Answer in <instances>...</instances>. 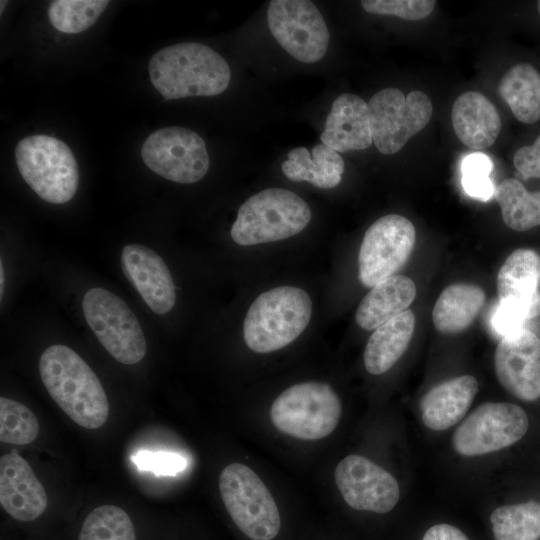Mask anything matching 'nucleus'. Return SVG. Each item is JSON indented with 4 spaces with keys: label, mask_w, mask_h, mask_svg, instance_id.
<instances>
[{
    "label": "nucleus",
    "mask_w": 540,
    "mask_h": 540,
    "mask_svg": "<svg viewBox=\"0 0 540 540\" xmlns=\"http://www.w3.org/2000/svg\"><path fill=\"white\" fill-rule=\"evenodd\" d=\"M41 380L53 401L86 429L102 427L109 415L105 390L90 366L71 348L52 345L39 360Z\"/></svg>",
    "instance_id": "f257e3e1"
},
{
    "label": "nucleus",
    "mask_w": 540,
    "mask_h": 540,
    "mask_svg": "<svg viewBox=\"0 0 540 540\" xmlns=\"http://www.w3.org/2000/svg\"><path fill=\"white\" fill-rule=\"evenodd\" d=\"M150 80L164 100L215 96L229 85L224 58L201 43H179L156 52L148 64Z\"/></svg>",
    "instance_id": "f03ea898"
},
{
    "label": "nucleus",
    "mask_w": 540,
    "mask_h": 540,
    "mask_svg": "<svg viewBox=\"0 0 540 540\" xmlns=\"http://www.w3.org/2000/svg\"><path fill=\"white\" fill-rule=\"evenodd\" d=\"M312 301L303 289L280 286L260 294L244 320L246 345L257 353H270L293 342L309 324Z\"/></svg>",
    "instance_id": "7ed1b4c3"
},
{
    "label": "nucleus",
    "mask_w": 540,
    "mask_h": 540,
    "mask_svg": "<svg viewBox=\"0 0 540 540\" xmlns=\"http://www.w3.org/2000/svg\"><path fill=\"white\" fill-rule=\"evenodd\" d=\"M310 219V207L299 195L269 188L241 205L230 234L242 246L274 242L300 233Z\"/></svg>",
    "instance_id": "20e7f679"
},
{
    "label": "nucleus",
    "mask_w": 540,
    "mask_h": 540,
    "mask_svg": "<svg viewBox=\"0 0 540 540\" xmlns=\"http://www.w3.org/2000/svg\"><path fill=\"white\" fill-rule=\"evenodd\" d=\"M15 160L24 181L46 202L63 204L76 194L79 169L63 141L44 134L28 136L17 143Z\"/></svg>",
    "instance_id": "39448f33"
},
{
    "label": "nucleus",
    "mask_w": 540,
    "mask_h": 540,
    "mask_svg": "<svg viewBox=\"0 0 540 540\" xmlns=\"http://www.w3.org/2000/svg\"><path fill=\"white\" fill-rule=\"evenodd\" d=\"M342 414L341 401L330 385L308 381L285 389L272 403L270 419L282 433L302 440L330 435Z\"/></svg>",
    "instance_id": "423d86ee"
},
{
    "label": "nucleus",
    "mask_w": 540,
    "mask_h": 540,
    "mask_svg": "<svg viewBox=\"0 0 540 540\" xmlns=\"http://www.w3.org/2000/svg\"><path fill=\"white\" fill-rule=\"evenodd\" d=\"M222 501L236 526L252 540H272L281 528L278 507L267 486L248 466L231 463L221 472Z\"/></svg>",
    "instance_id": "0eeeda50"
},
{
    "label": "nucleus",
    "mask_w": 540,
    "mask_h": 540,
    "mask_svg": "<svg viewBox=\"0 0 540 540\" xmlns=\"http://www.w3.org/2000/svg\"><path fill=\"white\" fill-rule=\"evenodd\" d=\"M82 309L87 324L114 359L132 365L144 358L147 346L140 323L120 297L104 288H91Z\"/></svg>",
    "instance_id": "6e6552de"
},
{
    "label": "nucleus",
    "mask_w": 540,
    "mask_h": 540,
    "mask_svg": "<svg viewBox=\"0 0 540 540\" xmlns=\"http://www.w3.org/2000/svg\"><path fill=\"white\" fill-rule=\"evenodd\" d=\"M368 108L373 143L385 155L401 150L429 123L433 112L431 100L424 92L415 90L405 96L396 88L374 94Z\"/></svg>",
    "instance_id": "1a4fd4ad"
},
{
    "label": "nucleus",
    "mask_w": 540,
    "mask_h": 540,
    "mask_svg": "<svg viewBox=\"0 0 540 540\" xmlns=\"http://www.w3.org/2000/svg\"><path fill=\"white\" fill-rule=\"evenodd\" d=\"M416 242L415 227L399 214L376 220L365 232L358 254V277L373 288L396 275L408 261Z\"/></svg>",
    "instance_id": "9d476101"
},
{
    "label": "nucleus",
    "mask_w": 540,
    "mask_h": 540,
    "mask_svg": "<svg viewBox=\"0 0 540 540\" xmlns=\"http://www.w3.org/2000/svg\"><path fill=\"white\" fill-rule=\"evenodd\" d=\"M525 411L508 402H486L474 409L455 430L452 444L457 453L471 457L507 448L527 432Z\"/></svg>",
    "instance_id": "9b49d317"
},
{
    "label": "nucleus",
    "mask_w": 540,
    "mask_h": 540,
    "mask_svg": "<svg viewBox=\"0 0 540 540\" xmlns=\"http://www.w3.org/2000/svg\"><path fill=\"white\" fill-rule=\"evenodd\" d=\"M141 157L156 174L182 184L201 180L209 169L204 140L196 132L178 126L150 134L142 145Z\"/></svg>",
    "instance_id": "f8f14e48"
},
{
    "label": "nucleus",
    "mask_w": 540,
    "mask_h": 540,
    "mask_svg": "<svg viewBox=\"0 0 540 540\" xmlns=\"http://www.w3.org/2000/svg\"><path fill=\"white\" fill-rule=\"evenodd\" d=\"M267 22L277 42L296 60L314 63L325 55L330 34L313 2L273 0L268 7Z\"/></svg>",
    "instance_id": "ddd939ff"
},
{
    "label": "nucleus",
    "mask_w": 540,
    "mask_h": 540,
    "mask_svg": "<svg viewBox=\"0 0 540 540\" xmlns=\"http://www.w3.org/2000/svg\"><path fill=\"white\" fill-rule=\"evenodd\" d=\"M334 479L344 501L355 510L387 513L400 498L396 479L360 455H348L341 460L335 469Z\"/></svg>",
    "instance_id": "4468645a"
},
{
    "label": "nucleus",
    "mask_w": 540,
    "mask_h": 540,
    "mask_svg": "<svg viewBox=\"0 0 540 540\" xmlns=\"http://www.w3.org/2000/svg\"><path fill=\"white\" fill-rule=\"evenodd\" d=\"M494 364L500 384L516 398L531 402L540 398V339L522 328L503 336Z\"/></svg>",
    "instance_id": "2eb2a0df"
},
{
    "label": "nucleus",
    "mask_w": 540,
    "mask_h": 540,
    "mask_svg": "<svg viewBox=\"0 0 540 540\" xmlns=\"http://www.w3.org/2000/svg\"><path fill=\"white\" fill-rule=\"evenodd\" d=\"M121 267L148 307L163 315L176 301L175 285L164 260L150 248L130 244L122 249Z\"/></svg>",
    "instance_id": "dca6fc26"
},
{
    "label": "nucleus",
    "mask_w": 540,
    "mask_h": 540,
    "mask_svg": "<svg viewBox=\"0 0 540 540\" xmlns=\"http://www.w3.org/2000/svg\"><path fill=\"white\" fill-rule=\"evenodd\" d=\"M0 504L15 520L33 521L47 507L46 491L16 449L0 458Z\"/></svg>",
    "instance_id": "f3484780"
},
{
    "label": "nucleus",
    "mask_w": 540,
    "mask_h": 540,
    "mask_svg": "<svg viewBox=\"0 0 540 540\" xmlns=\"http://www.w3.org/2000/svg\"><path fill=\"white\" fill-rule=\"evenodd\" d=\"M499 302L518 306L530 319L540 314V255L528 248L513 251L497 274Z\"/></svg>",
    "instance_id": "a211bd4d"
},
{
    "label": "nucleus",
    "mask_w": 540,
    "mask_h": 540,
    "mask_svg": "<svg viewBox=\"0 0 540 540\" xmlns=\"http://www.w3.org/2000/svg\"><path fill=\"white\" fill-rule=\"evenodd\" d=\"M320 139L336 152L368 148L373 142L368 103L355 94L339 95L332 104Z\"/></svg>",
    "instance_id": "6ab92c4d"
},
{
    "label": "nucleus",
    "mask_w": 540,
    "mask_h": 540,
    "mask_svg": "<svg viewBox=\"0 0 540 540\" xmlns=\"http://www.w3.org/2000/svg\"><path fill=\"white\" fill-rule=\"evenodd\" d=\"M451 121L458 139L475 150L493 145L501 130V119L495 105L477 91H467L456 98Z\"/></svg>",
    "instance_id": "aec40b11"
},
{
    "label": "nucleus",
    "mask_w": 540,
    "mask_h": 540,
    "mask_svg": "<svg viewBox=\"0 0 540 540\" xmlns=\"http://www.w3.org/2000/svg\"><path fill=\"white\" fill-rule=\"evenodd\" d=\"M478 392V381L462 375L430 389L420 400L423 423L432 430L443 431L458 423Z\"/></svg>",
    "instance_id": "412c9836"
},
{
    "label": "nucleus",
    "mask_w": 540,
    "mask_h": 540,
    "mask_svg": "<svg viewBox=\"0 0 540 540\" xmlns=\"http://www.w3.org/2000/svg\"><path fill=\"white\" fill-rule=\"evenodd\" d=\"M416 297V286L404 275H394L374 286L360 302L356 323L364 330H375L400 315Z\"/></svg>",
    "instance_id": "4be33fe9"
},
{
    "label": "nucleus",
    "mask_w": 540,
    "mask_h": 540,
    "mask_svg": "<svg viewBox=\"0 0 540 540\" xmlns=\"http://www.w3.org/2000/svg\"><path fill=\"white\" fill-rule=\"evenodd\" d=\"M415 329V316L406 310L374 330L364 351V365L373 375L388 371L404 354Z\"/></svg>",
    "instance_id": "5701e85b"
},
{
    "label": "nucleus",
    "mask_w": 540,
    "mask_h": 540,
    "mask_svg": "<svg viewBox=\"0 0 540 540\" xmlns=\"http://www.w3.org/2000/svg\"><path fill=\"white\" fill-rule=\"evenodd\" d=\"M485 299V292L477 285L460 282L447 286L432 311L436 330L443 334L464 331L479 314Z\"/></svg>",
    "instance_id": "b1692460"
},
{
    "label": "nucleus",
    "mask_w": 540,
    "mask_h": 540,
    "mask_svg": "<svg viewBox=\"0 0 540 540\" xmlns=\"http://www.w3.org/2000/svg\"><path fill=\"white\" fill-rule=\"evenodd\" d=\"M282 172L290 180L306 181L312 185L330 189L342 180L344 161L332 148L318 144L311 154L305 147H297L288 153V159L282 163Z\"/></svg>",
    "instance_id": "393cba45"
},
{
    "label": "nucleus",
    "mask_w": 540,
    "mask_h": 540,
    "mask_svg": "<svg viewBox=\"0 0 540 540\" xmlns=\"http://www.w3.org/2000/svg\"><path fill=\"white\" fill-rule=\"evenodd\" d=\"M499 94L515 118L525 124L540 119V74L529 63H519L501 78Z\"/></svg>",
    "instance_id": "a878e982"
},
{
    "label": "nucleus",
    "mask_w": 540,
    "mask_h": 540,
    "mask_svg": "<svg viewBox=\"0 0 540 540\" xmlns=\"http://www.w3.org/2000/svg\"><path fill=\"white\" fill-rule=\"evenodd\" d=\"M503 222L515 231L540 226V191L529 192L517 179H505L495 189Z\"/></svg>",
    "instance_id": "bb28decb"
},
{
    "label": "nucleus",
    "mask_w": 540,
    "mask_h": 540,
    "mask_svg": "<svg viewBox=\"0 0 540 540\" xmlns=\"http://www.w3.org/2000/svg\"><path fill=\"white\" fill-rule=\"evenodd\" d=\"M490 522L495 540H540V503L500 506L492 512Z\"/></svg>",
    "instance_id": "cd10ccee"
},
{
    "label": "nucleus",
    "mask_w": 540,
    "mask_h": 540,
    "mask_svg": "<svg viewBox=\"0 0 540 540\" xmlns=\"http://www.w3.org/2000/svg\"><path fill=\"white\" fill-rule=\"evenodd\" d=\"M78 540H136V533L126 511L101 505L85 518Z\"/></svg>",
    "instance_id": "c85d7f7f"
},
{
    "label": "nucleus",
    "mask_w": 540,
    "mask_h": 540,
    "mask_svg": "<svg viewBox=\"0 0 540 540\" xmlns=\"http://www.w3.org/2000/svg\"><path fill=\"white\" fill-rule=\"evenodd\" d=\"M108 4L107 0H56L49 6V21L60 32L80 33L95 24Z\"/></svg>",
    "instance_id": "c756f323"
},
{
    "label": "nucleus",
    "mask_w": 540,
    "mask_h": 540,
    "mask_svg": "<svg viewBox=\"0 0 540 540\" xmlns=\"http://www.w3.org/2000/svg\"><path fill=\"white\" fill-rule=\"evenodd\" d=\"M39 433V423L33 411L24 404L6 397L0 398V440L12 445H27Z\"/></svg>",
    "instance_id": "7c9ffc66"
},
{
    "label": "nucleus",
    "mask_w": 540,
    "mask_h": 540,
    "mask_svg": "<svg viewBox=\"0 0 540 540\" xmlns=\"http://www.w3.org/2000/svg\"><path fill=\"white\" fill-rule=\"evenodd\" d=\"M436 2L433 0H363L362 8L371 14L393 15L414 21L431 14Z\"/></svg>",
    "instance_id": "2f4dec72"
},
{
    "label": "nucleus",
    "mask_w": 540,
    "mask_h": 540,
    "mask_svg": "<svg viewBox=\"0 0 540 540\" xmlns=\"http://www.w3.org/2000/svg\"><path fill=\"white\" fill-rule=\"evenodd\" d=\"M139 469L148 470L159 475H175L187 466V461L179 454L141 451L133 456Z\"/></svg>",
    "instance_id": "473e14b6"
},
{
    "label": "nucleus",
    "mask_w": 540,
    "mask_h": 540,
    "mask_svg": "<svg viewBox=\"0 0 540 540\" xmlns=\"http://www.w3.org/2000/svg\"><path fill=\"white\" fill-rule=\"evenodd\" d=\"M513 163L525 178H540V134L532 145L515 152Z\"/></svg>",
    "instance_id": "72a5a7b5"
},
{
    "label": "nucleus",
    "mask_w": 540,
    "mask_h": 540,
    "mask_svg": "<svg viewBox=\"0 0 540 540\" xmlns=\"http://www.w3.org/2000/svg\"><path fill=\"white\" fill-rule=\"evenodd\" d=\"M492 171L491 160L482 153L468 155L462 163V173L465 178L489 177Z\"/></svg>",
    "instance_id": "f704fd0d"
},
{
    "label": "nucleus",
    "mask_w": 540,
    "mask_h": 540,
    "mask_svg": "<svg viewBox=\"0 0 540 540\" xmlns=\"http://www.w3.org/2000/svg\"><path fill=\"white\" fill-rule=\"evenodd\" d=\"M422 540H469V538L453 525L437 524L425 532Z\"/></svg>",
    "instance_id": "c9c22d12"
},
{
    "label": "nucleus",
    "mask_w": 540,
    "mask_h": 540,
    "mask_svg": "<svg viewBox=\"0 0 540 540\" xmlns=\"http://www.w3.org/2000/svg\"><path fill=\"white\" fill-rule=\"evenodd\" d=\"M3 287H4V269L2 261L0 262V295L2 297L3 295Z\"/></svg>",
    "instance_id": "e433bc0d"
},
{
    "label": "nucleus",
    "mask_w": 540,
    "mask_h": 540,
    "mask_svg": "<svg viewBox=\"0 0 540 540\" xmlns=\"http://www.w3.org/2000/svg\"><path fill=\"white\" fill-rule=\"evenodd\" d=\"M6 3H7L6 1H1V10H0L1 13L3 12V7H5Z\"/></svg>",
    "instance_id": "4c0bfd02"
},
{
    "label": "nucleus",
    "mask_w": 540,
    "mask_h": 540,
    "mask_svg": "<svg viewBox=\"0 0 540 540\" xmlns=\"http://www.w3.org/2000/svg\"><path fill=\"white\" fill-rule=\"evenodd\" d=\"M537 10H538V13L540 15V1L537 2Z\"/></svg>",
    "instance_id": "58836bf2"
}]
</instances>
